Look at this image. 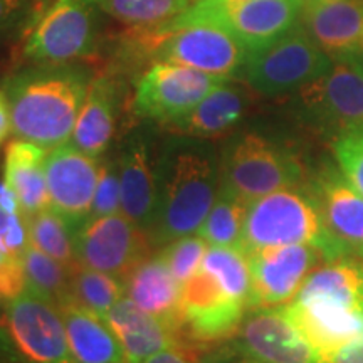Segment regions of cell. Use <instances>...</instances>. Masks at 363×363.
I'll return each mask as SVG.
<instances>
[{
	"label": "cell",
	"mask_w": 363,
	"mask_h": 363,
	"mask_svg": "<svg viewBox=\"0 0 363 363\" xmlns=\"http://www.w3.org/2000/svg\"><path fill=\"white\" fill-rule=\"evenodd\" d=\"M220 187V153L207 140L169 133L160 142L157 202L148 238L160 249L197 234Z\"/></svg>",
	"instance_id": "cell-1"
},
{
	"label": "cell",
	"mask_w": 363,
	"mask_h": 363,
	"mask_svg": "<svg viewBox=\"0 0 363 363\" xmlns=\"http://www.w3.org/2000/svg\"><path fill=\"white\" fill-rule=\"evenodd\" d=\"M91 72L74 65H30L0 83L11 113L12 135L45 150L71 142Z\"/></svg>",
	"instance_id": "cell-2"
},
{
	"label": "cell",
	"mask_w": 363,
	"mask_h": 363,
	"mask_svg": "<svg viewBox=\"0 0 363 363\" xmlns=\"http://www.w3.org/2000/svg\"><path fill=\"white\" fill-rule=\"evenodd\" d=\"M310 244L325 262L347 257L331 239L306 185L286 187L247 203L240 249L247 254L264 249Z\"/></svg>",
	"instance_id": "cell-3"
},
{
	"label": "cell",
	"mask_w": 363,
	"mask_h": 363,
	"mask_svg": "<svg viewBox=\"0 0 363 363\" xmlns=\"http://www.w3.org/2000/svg\"><path fill=\"white\" fill-rule=\"evenodd\" d=\"M219 153L220 187L247 203L276 190L305 185L310 175L294 150L257 131L230 136Z\"/></svg>",
	"instance_id": "cell-4"
},
{
	"label": "cell",
	"mask_w": 363,
	"mask_h": 363,
	"mask_svg": "<svg viewBox=\"0 0 363 363\" xmlns=\"http://www.w3.org/2000/svg\"><path fill=\"white\" fill-rule=\"evenodd\" d=\"M133 40L153 61L187 66L220 79H238L247 61V49L227 30L211 24H170L145 33Z\"/></svg>",
	"instance_id": "cell-5"
},
{
	"label": "cell",
	"mask_w": 363,
	"mask_h": 363,
	"mask_svg": "<svg viewBox=\"0 0 363 363\" xmlns=\"http://www.w3.org/2000/svg\"><path fill=\"white\" fill-rule=\"evenodd\" d=\"M94 0H52L26 22L22 57L29 65H71L96 48Z\"/></svg>",
	"instance_id": "cell-6"
},
{
	"label": "cell",
	"mask_w": 363,
	"mask_h": 363,
	"mask_svg": "<svg viewBox=\"0 0 363 363\" xmlns=\"http://www.w3.org/2000/svg\"><path fill=\"white\" fill-rule=\"evenodd\" d=\"M306 0H194L177 24H211L256 52L299 26Z\"/></svg>",
	"instance_id": "cell-7"
},
{
	"label": "cell",
	"mask_w": 363,
	"mask_h": 363,
	"mask_svg": "<svg viewBox=\"0 0 363 363\" xmlns=\"http://www.w3.org/2000/svg\"><path fill=\"white\" fill-rule=\"evenodd\" d=\"M296 115L325 138L363 125V56L335 59L323 76L296 91Z\"/></svg>",
	"instance_id": "cell-8"
},
{
	"label": "cell",
	"mask_w": 363,
	"mask_h": 363,
	"mask_svg": "<svg viewBox=\"0 0 363 363\" xmlns=\"http://www.w3.org/2000/svg\"><path fill=\"white\" fill-rule=\"evenodd\" d=\"M333 59L301 26L247 56L240 79L262 96L296 93L330 71Z\"/></svg>",
	"instance_id": "cell-9"
},
{
	"label": "cell",
	"mask_w": 363,
	"mask_h": 363,
	"mask_svg": "<svg viewBox=\"0 0 363 363\" xmlns=\"http://www.w3.org/2000/svg\"><path fill=\"white\" fill-rule=\"evenodd\" d=\"M224 81L187 66L153 61L136 81L131 110L140 120L165 126L187 115Z\"/></svg>",
	"instance_id": "cell-10"
},
{
	"label": "cell",
	"mask_w": 363,
	"mask_h": 363,
	"mask_svg": "<svg viewBox=\"0 0 363 363\" xmlns=\"http://www.w3.org/2000/svg\"><path fill=\"white\" fill-rule=\"evenodd\" d=\"M2 326L22 363H78L59 306L30 289L6 301Z\"/></svg>",
	"instance_id": "cell-11"
},
{
	"label": "cell",
	"mask_w": 363,
	"mask_h": 363,
	"mask_svg": "<svg viewBox=\"0 0 363 363\" xmlns=\"http://www.w3.org/2000/svg\"><path fill=\"white\" fill-rule=\"evenodd\" d=\"M79 266L126 278L152 254L148 234L118 214L88 219L72 233Z\"/></svg>",
	"instance_id": "cell-12"
},
{
	"label": "cell",
	"mask_w": 363,
	"mask_h": 363,
	"mask_svg": "<svg viewBox=\"0 0 363 363\" xmlns=\"http://www.w3.org/2000/svg\"><path fill=\"white\" fill-rule=\"evenodd\" d=\"M249 311L246 303L234 299L212 274L199 269L182 284L184 337L190 345L229 342Z\"/></svg>",
	"instance_id": "cell-13"
},
{
	"label": "cell",
	"mask_w": 363,
	"mask_h": 363,
	"mask_svg": "<svg viewBox=\"0 0 363 363\" xmlns=\"http://www.w3.org/2000/svg\"><path fill=\"white\" fill-rule=\"evenodd\" d=\"M227 348L256 363L320 362V353L299 333L284 306L249 310Z\"/></svg>",
	"instance_id": "cell-14"
},
{
	"label": "cell",
	"mask_w": 363,
	"mask_h": 363,
	"mask_svg": "<svg viewBox=\"0 0 363 363\" xmlns=\"http://www.w3.org/2000/svg\"><path fill=\"white\" fill-rule=\"evenodd\" d=\"M251 294L249 310L284 306L298 296L308 276L323 264L321 252L310 244H291L249 254Z\"/></svg>",
	"instance_id": "cell-15"
},
{
	"label": "cell",
	"mask_w": 363,
	"mask_h": 363,
	"mask_svg": "<svg viewBox=\"0 0 363 363\" xmlns=\"http://www.w3.org/2000/svg\"><path fill=\"white\" fill-rule=\"evenodd\" d=\"M99 160L67 142L51 148L45 157L49 207L74 233L88 220L96 192Z\"/></svg>",
	"instance_id": "cell-16"
},
{
	"label": "cell",
	"mask_w": 363,
	"mask_h": 363,
	"mask_svg": "<svg viewBox=\"0 0 363 363\" xmlns=\"http://www.w3.org/2000/svg\"><path fill=\"white\" fill-rule=\"evenodd\" d=\"M157 138L148 126L131 130L116 150L121 185V214L150 233L157 202Z\"/></svg>",
	"instance_id": "cell-17"
},
{
	"label": "cell",
	"mask_w": 363,
	"mask_h": 363,
	"mask_svg": "<svg viewBox=\"0 0 363 363\" xmlns=\"http://www.w3.org/2000/svg\"><path fill=\"white\" fill-rule=\"evenodd\" d=\"M305 185L331 239L345 256L363 261V195L330 162L316 167Z\"/></svg>",
	"instance_id": "cell-18"
},
{
	"label": "cell",
	"mask_w": 363,
	"mask_h": 363,
	"mask_svg": "<svg viewBox=\"0 0 363 363\" xmlns=\"http://www.w3.org/2000/svg\"><path fill=\"white\" fill-rule=\"evenodd\" d=\"M299 26L333 61L360 56L363 0H306Z\"/></svg>",
	"instance_id": "cell-19"
},
{
	"label": "cell",
	"mask_w": 363,
	"mask_h": 363,
	"mask_svg": "<svg viewBox=\"0 0 363 363\" xmlns=\"http://www.w3.org/2000/svg\"><path fill=\"white\" fill-rule=\"evenodd\" d=\"M126 296L148 315L179 335L184 347V313H182V284L172 274L160 252L150 254L125 278ZM190 348V347H189Z\"/></svg>",
	"instance_id": "cell-20"
},
{
	"label": "cell",
	"mask_w": 363,
	"mask_h": 363,
	"mask_svg": "<svg viewBox=\"0 0 363 363\" xmlns=\"http://www.w3.org/2000/svg\"><path fill=\"white\" fill-rule=\"evenodd\" d=\"M284 310L320 355L363 338V310L301 298H294Z\"/></svg>",
	"instance_id": "cell-21"
},
{
	"label": "cell",
	"mask_w": 363,
	"mask_h": 363,
	"mask_svg": "<svg viewBox=\"0 0 363 363\" xmlns=\"http://www.w3.org/2000/svg\"><path fill=\"white\" fill-rule=\"evenodd\" d=\"M247 108L249 96L246 89L235 84L234 79H229L212 89L187 115L163 128L174 135L211 142L230 133L246 116Z\"/></svg>",
	"instance_id": "cell-22"
},
{
	"label": "cell",
	"mask_w": 363,
	"mask_h": 363,
	"mask_svg": "<svg viewBox=\"0 0 363 363\" xmlns=\"http://www.w3.org/2000/svg\"><path fill=\"white\" fill-rule=\"evenodd\" d=\"M120 111V88L111 76H93L76 120L71 143L86 155L103 158L110 152Z\"/></svg>",
	"instance_id": "cell-23"
},
{
	"label": "cell",
	"mask_w": 363,
	"mask_h": 363,
	"mask_svg": "<svg viewBox=\"0 0 363 363\" xmlns=\"http://www.w3.org/2000/svg\"><path fill=\"white\" fill-rule=\"evenodd\" d=\"M104 320L123 345L128 363H143L167 348L184 347L174 330L143 311L128 296L121 298Z\"/></svg>",
	"instance_id": "cell-24"
},
{
	"label": "cell",
	"mask_w": 363,
	"mask_h": 363,
	"mask_svg": "<svg viewBox=\"0 0 363 363\" xmlns=\"http://www.w3.org/2000/svg\"><path fill=\"white\" fill-rule=\"evenodd\" d=\"M59 310L78 363H128L123 345L104 318L79 306L74 299Z\"/></svg>",
	"instance_id": "cell-25"
},
{
	"label": "cell",
	"mask_w": 363,
	"mask_h": 363,
	"mask_svg": "<svg viewBox=\"0 0 363 363\" xmlns=\"http://www.w3.org/2000/svg\"><path fill=\"white\" fill-rule=\"evenodd\" d=\"M49 150L26 140H12L4 155V180L19 199L26 216L49 208L45 157Z\"/></svg>",
	"instance_id": "cell-26"
},
{
	"label": "cell",
	"mask_w": 363,
	"mask_h": 363,
	"mask_svg": "<svg viewBox=\"0 0 363 363\" xmlns=\"http://www.w3.org/2000/svg\"><path fill=\"white\" fill-rule=\"evenodd\" d=\"M296 298L363 310V261L347 256L323 262L308 276Z\"/></svg>",
	"instance_id": "cell-27"
},
{
	"label": "cell",
	"mask_w": 363,
	"mask_h": 363,
	"mask_svg": "<svg viewBox=\"0 0 363 363\" xmlns=\"http://www.w3.org/2000/svg\"><path fill=\"white\" fill-rule=\"evenodd\" d=\"M99 11L113 19L145 33L163 27L182 16L194 0H94Z\"/></svg>",
	"instance_id": "cell-28"
},
{
	"label": "cell",
	"mask_w": 363,
	"mask_h": 363,
	"mask_svg": "<svg viewBox=\"0 0 363 363\" xmlns=\"http://www.w3.org/2000/svg\"><path fill=\"white\" fill-rule=\"evenodd\" d=\"M22 269L27 289L39 294L54 305L62 306L71 301V274L65 264L39 251L38 247L30 246L26 249L21 257Z\"/></svg>",
	"instance_id": "cell-29"
},
{
	"label": "cell",
	"mask_w": 363,
	"mask_h": 363,
	"mask_svg": "<svg viewBox=\"0 0 363 363\" xmlns=\"http://www.w3.org/2000/svg\"><path fill=\"white\" fill-rule=\"evenodd\" d=\"M246 212L247 202L227 189L219 187L214 206L197 234L208 246L240 247Z\"/></svg>",
	"instance_id": "cell-30"
},
{
	"label": "cell",
	"mask_w": 363,
	"mask_h": 363,
	"mask_svg": "<svg viewBox=\"0 0 363 363\" xmlns=\"http://www.w3.org/2000/svg\"><path fill=\"white\" fill-rule=\"evenodd\" d=\"M71 296L79 306L104 318L121 298L126 296L125 279L78 266L71 274Z\"/></svg>",
	"instance_id": "cell-31"
},
{
	"label": "cell",
	"mask_w": 363,
	"mask_h": 363,
	"mask_svg": "<svg viewBox=\"0 0 363 363\" xmlns=\"http://www.w3.org/2000/svg\"><path fill=\"white\" fill-rule=\"evenodd\" d=\"M26 217L30 246L38 247L39 251L65 264L67 269L74 271L79 262L76 257L72 230L66 220L59 217L51 207Z\"/></svg>",
	"instance_id": "cell-32"
},
{
	"label": "cell",
	"mask_w": 363,
	"mask_h": 363,
	"mask_svg": "<svg viewBox=\"0 0 363 363\" xmlns=\"http://www.w3.org/2000/svg\"><path fill=\"white\" fill-rule=\"evenodd\" d=\"M202 269L212 274L222 288L249 308L251 294V262L240 247L208 246L202 261Z\"/></svg>",
	"instance_id": "cell-33"
},
{
	"label": "cell",
	"mask_w": 363,
	"mask_h": 363,
	"mask_svg": "<svg viewBox=\"0 0 363 363\" xmlns=\"http://www.w3.org/2000/svg\"><path fill=\"white\" fill-rule=\"evenodd\" d=\"M208 244L199 234H190L179 238L165 246L158 249L167 266L170 267L172 274L175 276L180 284L202 267L203 256H206Z\"/></svg>",
	"instance_id": "cell-34"
},
{
	"label": "cell",
	"mask_w": 363,
	"mask_h": 363,
	"mask_svg": "<svg viewBox=\"0 0 363 363\" xmlns=\"http://www.w3.org/2000/svg\"><path fill=\"white\" fill-rule=\"evenodd\" d=\"M121 212V185H120V172H118L116 155L106 153L99 160V175L96 184V192H94L93 207L88 219H96V217L111 216Z\"/></svg>",
	"instance_id": "cell-35"
},
{
	"label": "cell",
	"mask_w": 363,
	"mask_h": 363,
	"mask_svg": "<svg viewBox=\"0 0 363 363\" xmlns=\"http://www.w3.org/2000/svg\"><path fill=\"white\" fill-rule=\"evenodd\" d=\"M340 172L363 195V130H350L331 140Z\"/></svg>",
	"instance_id": "cell-36"
},
{
	"label": "cell",
	"mask_w": 363,
	"mask_h": 363,
	"mask_svg": "<svg viewBox=\"0 0 363 363\" xmlns=\"http://www.w3.org/2000/svg\"><path fill=\"white\" fill-rule=\"evenodd\" d=\"M33 11V0H0V44L26 26Z\"/></svg>",
	"instance_id": "cell-37"
},
{
	"label": "cell",
	"mask_w": 363,
	"mask_h": 363,
	"mask_svg": "<svg viewBox=\"0 0 363 363\" xmlns=\"http://www.w3.org/2000/svg\"><path fill=\"white\" fill-rule=\"evenodd\" d=\"M27 288L24 269H22L21 259L9 256L0 249V294L2 298L9 299L19 296Z\"/></svg>",
	"instance_id": "cell-38"
},
{
	"label": "cell",
	"mask_w": 363,
	"mask_h": 363,
	"mask_svg": "<svg viewBox=\"0 0 363 363\" xmlns=\"http://www.w3.org/2000/svg\"><path fill=\"white\" fill-rule=\"evenodd\" d=\"M143 363H212V360L211 357H197L189 347H174L155 353Z\"/></svg>",
	"instance_id": "cell-39"
},
{
	"label": "cell",
	"mask_w": 363,
	"mask_h": 363,
	"mask_svg": "<svg viewBox=\"0 0 363 363\" xmlns=\"http://www.w3.org/2000/svg\"><path fill=\"white\" fill-rule=\"evenodd\" d=\"M318 363H363V338L350 345H345L338 350L320 355Z\"/></svg>",
	"instance_id": "cell-40"
},
{
	"label": "cell",
	"mask_w": 363,
	"mask_h": 363,
	"mask_svg": "<svg viewBox=\"0 0 363 363\" xmlns=\"http://www.w3.org/2000/svg\"><path fill=\"white\" fill-rule=\"evenodd\" d=\"M0 207H2L6 212H9V214L22 212L19 199H17L16 192H13L11 185H9L4 179L0 180Z\"/></svg>",
	"instance_id": "cell-41"
},
{
	"label": "cell",
	"mask_w": 363,
	"mask_h": 363,
	"mask_svg": "<svg viewBox=\"0 0 363 363\" xmlns=\"http://www.w3.org/2000/svg\"><path fill=\"white\" fill-rule=\"evenodd\" d=\"M0 363H22L19 353L4 326H0Z\"/></svg>",
	"instance_id": "cell-42"
},
{
	"label": "cell",
	"mask_w": 363,
	"mask_h": 363,
	"mask_svg": "<svg viewBox=\"0 0 363 363\" xmlns=\"http://www.w3.org/2000/svg\"><path fill=\"white\" fill-rule=\"evenodd\" d=\"M12 133V125H11V113H9V104L7 99L4 96L2 89H0V148L6 143L7 136Z\"/></svg>",
	"instance_id": "cell-43"
},
{
	"label": "cell",
	"mask_w": 363,
	"mask_h": 363,
	"mask_svg": "<svg viewBox=\"0 0 363 363\" xmlns=\"http://www.w3.org/2000/svg\"><path fill=\"white\" fill-rule=\"evenodd\" d=\"M211 358H212V363H256L252 362L251 358H246L242 355H235L229 350V348H220V350H217L214 353H211Z\"/></svg>",
	"instance_id": "cell-44"
},
{
	"label": "cell",
	"mask_w": 363,
	"mask_h": 363,
	"mask_svg": "<svg viewBox=\"0 0 363 363\" xmlns=\"http://www.w3.org/2000/svg\"><path fill=\"white\" fill-rule=\"evenodd\" d=\"M9 222H11V214H9V212H6L2 207H0V238H2L4 233L7 230Z\"/></svg>",
	"instance_id": "cell-45"
},
{
	"label": "cell",
	"mask_w": 363,
	"mask_h": 363,
	"mask_svg": "<svg viewBox=\"0 0 363 363\" xmlns=\"http://www.w3.org/2000/svg\"><path fill=\"white\" fill-rule=\"evenodd\" d=\"M4 313H6V299H4L2 294H0V326H2V321H4Z\"/></svg>",
	"instance_id": "cell-46"
},
{
	"label": "cell",
	"mask_w": 363,
	"mask_h": 363,
	"mask_svg": "<svg viewBox=\"0 0 363 363\" xmlns=\"http://www.w3.org/2000/svg\"><path fill=\"white\" fill-rule=\"evenodd\" d=\"M360 130H363V125H362V126H360Z\"/></svg>",
	"instance_id": "cell-47"
}]
</instances>
